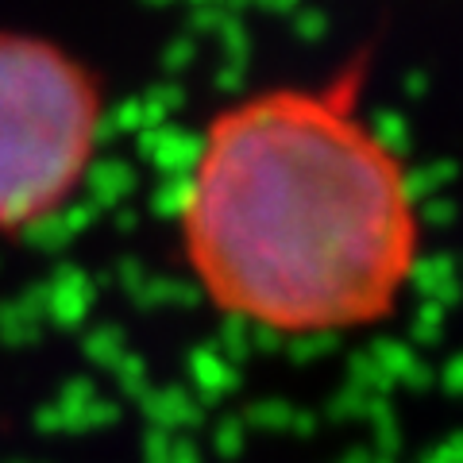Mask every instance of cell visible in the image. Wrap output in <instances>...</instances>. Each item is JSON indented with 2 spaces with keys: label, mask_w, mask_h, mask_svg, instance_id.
<instances>
[{
  "label": "cell",
  "mask_w": 463,
  "mask_h": 463,
  "mask_svg": "<svg viewBox=\"0 0 463 463\" xmlns=\"http://www.w3.org/2000/svg\"><path fill=\"white\" fill-rule=\"evenodd\" d=\"M105 81L51 35L0 27V236L35 232L85 190Z\"/></svg>",
  "instance_id": "7a4b0ae2"
},
{
  "label": "cell",
  "mask_w": 463,
  "mask_h": 463,
  "mask_svg": "<svg viewBox=\"0 0 463 463\" xmlns=\"http://www.w3.org/2000/svg\"><path fill=\"white\" fill-rule=\"evenodd\" d=\"M364 62L267 85L209 116L178 194V243L201 298L270 336L386 325L421 267L405 155L364 112Z\"/></svg>",
  "instance_id": "6da1fadb"
}]
</instances>
